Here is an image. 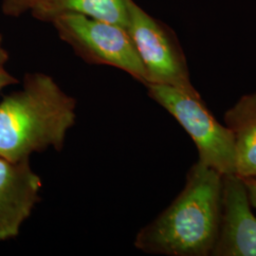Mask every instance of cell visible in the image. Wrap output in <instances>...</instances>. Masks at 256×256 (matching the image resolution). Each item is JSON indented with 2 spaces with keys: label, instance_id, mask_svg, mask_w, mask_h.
I'll use <instances>...</instances> for the list:
<instances>
[{
  "label": "cell",
  "instance_id": "52a82bcc",
  "mask_svg": "<svg viewBox=\"0 0 256 256\" xmlns=\"http://www.w3.org/2000/svg\"><path fill=\"white\" fill-rule=\"evenodd\" d=\"M42 180L30 160L10 162L0 156V241L16 238L41 200Z\"/></svg>",
  "mask_w": 256,
  "mask_h": 256
},
{
  "label": "cell",
  "instance_id": "8992f818",
  "mask_svg": "<svg viewBox=\"0 0 256 256\" xmlns=\"http://www.w3.org/2000/svg\"><path fill=\"white\" fill-rule=\"evenodd\" d=\"M246 185L236 174L222 180L220 230L214 256H256V218Z\"/></svg>",
  "mask_w": 256,
  "mask_h": 256
},
{
  "label": "cell",
  "instance_id": "8fae6325",
  "mask_svg": "<svg viewBox=\"0 0 256 256\" xmlns=\"http://www.w3.org/2000/svg\"><path fill=\"white\" fill-rule=\"evenodd\" d=\"M9 61V54L3 45V37L0 34V92L9 86L18 84V79L7 70L6 64Z\"/></svg>",
  "mask_w": 256,
  "mask_h": 256
},
{
  "label": "cell",
  "instance_id": "3957f363",
  "mask_svg": "<svg viewBox=\"0 0 256 256\" xmlns=\"http://www.w3.org/2000/svg\"><path fill=\"white\" fill-rule=\"evenodd\" d=\"M148 95L167 110L192 138L200 162L223 176L236 174L234 136L205 106L202 97L172 86L148 84Z\"/></svg>",
  "mask_w": 256,
  "mask_h": 256
},
{
  "label": "cell",
  "instance_id": "30bf717a",
  "mask_svg": "<svg viewBox=\"0 0 256 256\" xmlns=\"http://www.w3.org/2000/svg\"><path fill=\"white\" fill-rule=\"evenodd\" d=\"M43 0H1L3 12L12 18H18L27 10H32Z\"/></svg>",
  "mask_w": 256,
  "mask_h": 256
},
{
  "label": "cell",
  "instance_id": "277c9868",
  "mask_svg": "<svg viewBox=\"0 0 256 256\" xmlns=\"http://www.w3.org/2000/svg\"><path fill=\"white\" fill-rule=\"evenodd\" d=\"M50 23L60 38L86 63L113 66L148 84L144 66L124 28L74 14H62Z\"/></svg>",
  "mask_w": 256,
  "mask_h": 256
},
{
  "label": "cell",
  "instance_id": "5b68a950",
  "mask_svg": "<svg viewBox=\"0 0 256 256\" xmlns=\"http://www.w3.org/2000/svg\"><path fill=\"white\" fill-rule=\"evenodd\" d=\"M128 7L126 30L144 66L148 84L172 86L200 97L190 80L185 56L174 32L148 14L134 0H129Z\"/></svg>",
  "mask_w": 256,
  "mask_h": 256
},
{
  "label": "cell",
  "instance_id": "7a4b0ae2",
  "mask_svg": "<svg viewBox=\"0 0 256 256\" xmlns=\"http://www.w3.org/2000/svg\"><path fill=\"white\" fill-rule=\"evenodd\" d=\"M76 120V100L45 74H28L22 88L0 102V156L18 162L64 147Z\"/></svg>",
  "mask_w": 256,
  "mask_h": 256
},
{
  "label": "cell",
  "instance_id": "ba28073f",
  "mask_svg": "<svg viewBox=\"0 0 256 256\" xmlns=\"http://www.w3.org/2000/svg\"><path fill=\"white\" fill-rule=\"evenodd\" d=\"M224 120L234 140L236 174L256 178V92L241 97Z\"/></svg>",
  "mask_w": 256,
  "mask_h": 256
},
{
  "label": "cell",
  "instance_id": "7c38bea8",
  "mask_svg": "<svg viewBox=\"0 0 256 256\" xmlns=\"http://www.w3.org/2000/svg\"><path fill=\"white\" fill-rule=\"evenodd\" d=\"M241 178V176H240ZM246 185L250 202L256 208V178H241Z\"/></svg>",
  "mask_w": 256,
  "mask_h": 256
},
{
  "label": "cell",
  "instance_id": "6da1fadb",
  "mask_svg": "<svg viewBox=\"0 0 256 256\" xmlns=\"http://www.w3.org/2000/svg\"><path fill=\"white\" fill-rule=\"evenodd\" d=\"M223 174L200 160L182 191L138 232V250L168 256H212L220 230Z\"/></svg>",
  "mask_w": 256,
  "mask_h": 256
},
{
  "label": "cell",
  "instance_id": "9c48e42d",
  "mask_svg": "<svg viewBox=\"0 0 256 256\" xmlns=\"http://www.w3.org/2000/svg\"><path fill=\"white\" fill-rule=\"evenodd\" d=\"M129 0H43L32 10L34 18L45 22L66 14H80L126 28Z\"/></svg>",
  "mask_w": 256,
  "mask_h": 256
}]
</instances>
